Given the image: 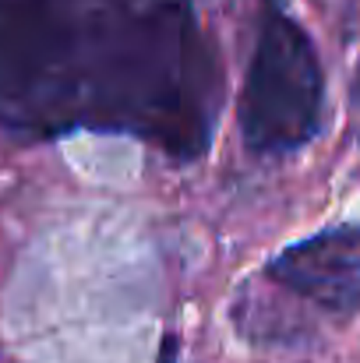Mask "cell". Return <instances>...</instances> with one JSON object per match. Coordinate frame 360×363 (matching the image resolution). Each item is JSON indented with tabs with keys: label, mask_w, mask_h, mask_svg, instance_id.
Wrapping results in <instances>:
<instances>
[{
	"label": "cell",
	"mask_w": 360,
	"mask_h": 363,
	"mask_svg": "<svg viewBox=\"0 0 360 363\" xmlns=\"http://www.w3.org/2000/svg\"><path fill=\"white\" fill-rule=\"evenodd\" d=\"M268 279L329 314L360 311V226H332L268 261Z\"/></svg>",
	"instance_id": "3"
},
{
	"label": "cell",
	"mask_w": 360,
	"mask_h": 363,
	"mask_svg": "<svg viewBox=\"0 0 360 363\" xmlns=\"http://www.w3.org/2000/svg\"><path fill=\"white\" fill-rule=\"evenodd\" d=\"M223 67L191 0H0V123L53 138L134 134L198 159Z\"/></svg>",
	"instance_id": "1"
},
{
	"label": "cell",
	"mask_w": 360,
	"mask_h": 363,
	"mask_svg": "<svg viewBox=\"0 0 360 363\" xmlns=\"http://www.w3.org/2000/svg\"><path fill=\"white\" fill-rule=\"evenodd\" d=\"M325 110V74L307 32L265 4L240 96V130L251 152L286 155L315 141Z\"/></svg>",
	"instance_id": "2"
}]
</instances>
